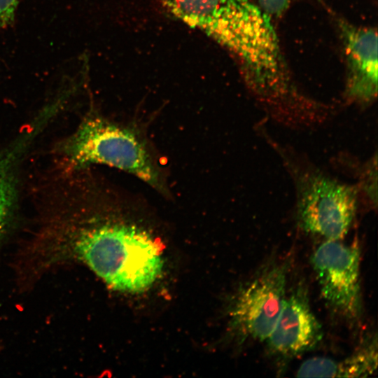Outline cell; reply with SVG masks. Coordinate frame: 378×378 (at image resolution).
<instances>
[{
  "mask_svg": "<svg viewBox=\"0 0 378 378\" xmlns=\"http://www.w3.org/2000/svg\"><path fill=\"white\" fill-rule=\"evenodd\" d=\"M33 140L29 132H23L0 149V237L15 204L18 165Z\"/></svg>",
  "mask_w": 378,
  "mask_h": 378,
  "instance_id": "9",
  "label": "cell"
},
{
  "mask_svg": "<svg viewBox=\"0 0 378 378\" xmlns=\"http://www.w3.org/2000/svg\"><path fill=\"white\" fill-rule=\"evenodd\" d=\"M22 0H0V32L13 27Z\"/></svg>",
  "mask_w": 378,
  "mask_h": 378,
  "instance_id": "10",
  "label": "cell"
},
{
  "mask_svg": "<svg viewBox=\"0 0 378 378\" xmlns=\"http://www.w3.org/2000/svg\"><path fill=\"white\" fill-rule=\"evenodd\" d=\"M286 274L282 264L262 266L242 284L229 309L230 328L237 341H265L286 298Z\"/></svg>",
  "mask_w": 378,
  "mask_h": 378,
  "instance_id": "4",
  "label": "cell"
},
{
  "mask_svg": "<svg viewBox=\"0 0 378 378\" xmlns=\"http://www.w3.org/2000/svg\"><path fill=\"white\" fill-rule=\"evenodd\" d=\"M85 183L48 227L50 249L85 263L113 289L147 290L162 271V244L132 217L134 201L103 183Z\"/></svg>",
  "mask_w": 378,
  "mask_h": 378,
  "instance_id": "1",
  "label": "cell"
},
{
  "mask_svg": "<svg viewBox=\"0 0 378 378\" xmlns=\"http://www.w3.org/2000/svg\"><path fill=\"white\" fill-rule=\"evenodd\" d=\"M347 64L346 99L367 106L377 97V33L376 29L338 19Z\"/></svg>",
  "mask_w": 378,
  "mask_h": 378,
  "instance_id": "6",
  "label": "cell"
},
{
  "mask_svg": "<svg viewBox=\"0 0 378 378\" xmlns=\"http://www.w3.org/2000/svg\"><path fill=\"white\" fill-rule=\"evenodd\" d=\"M293 0H258L259 6L272 18L281 16Z\"/></svg>",
  "mask_w": 378,
  "mask_h": 378,
  "instance_id": "11",
  "label": "cell"
},
{
  "mask_svg": "<svg viewBox=\"0 0 378 378\" xmlns=\"http://www.w3.org/2000/svg\"><path fill=\"white\" fill-rule=\"evenodd\" d=\"M377 367V341L370 342L342 361L313 358L304 362L297 372L305 377H365Z\"/></svg>",
  "mask_w": 378,
  "mask_h": 378,
  "instance_id": "8",
  "label": "cell"
},
{
  "mask_svg": "<svg viewBox=\"0 0 378 378\" xmlns=\"http://www.w3.org/2000/svg\"><path fill=\"white\" fill-rule=\"evenodd\" d=\"M70 168L104 164L140 178L165 197L170 192L149 144L136 126L91 113L57 148Z\"/></svg>",
  "mask_w": 378,
  "mask_h": 378,
  "instance_id": "2",
  "label": "cell"
},
{
  "mask_svg": "<svg viewBox=\"0 0 378 378\" xmlns=\"http://www.w3.org/2000/svg\"><path fill=\"white\" fill-rule=\"evenodd\" d=\"M294 183L295 217L304 232L326 240H340L349 232L358 211L360 195L356 185L328 175L300 160L272 139Z\"/></svg>",
  "mask_w": 378,
  "mask_h": 378,
  "instance_id": "3",
  "label": "cell"
},
{
  "mask_svg": "<svg viewBox=\"0 0 378 378\" xmlns=\"http://www.w3.org/2000/svg\"><path fill=\"white\" fill-rule=\"evenodd\" d=\"M312 264L324 300L346 315H356L360 306L358 248L326 240L314 253Z\"/></svg>",
  "mask_w": 378,
  "mask_h": 378,
  "instance_id": "5",
  "label": "cell"
},
{
  "mask_svg": "<svg viewBox=\"0 0 378 378\" xmlns=\"http://www.w3.org/2000/svg\"><path fill=\"white\" fill-rule=\"evenodd\" d=\"M321 325L312 312L306 289L298 286L285 301L276 324L266 340L272 352L293 357L310 351L321 341Z\"/></svg>",
  "mask_w": 378,
  "mask_h": 378,
  "instance_id": "7",
  "label": "cell"
}]
</instances>
